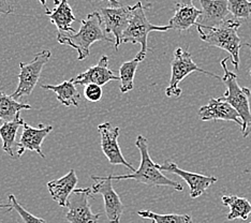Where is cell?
<instances>
[{
	"label": "cell",
	"instance_id": "cell-15",
	"mask_svg": "<svg viewBox=\"0 0 251 223\" xmlns=\"http://www.w3.org/2000/svg\"><path fill=\"white\" fill-rule=\"evenodd\" d=\"M108 62H110V58L107 56H102L96 66L89 67L86 71L78 74L76 77H73V83L81 86L96 84L102 87L108 82L121 81V77L117 76L115 72L108 68Z\"/></svg>",
	"mask_w": 251,
	"mask_h": 223
},
{
	"label": "cell",
	"instance_id": "cell-4",
	"mask_svg": "<svg viewBox=\"0 0 251 223\" xmlns=\"http://www.w3.org/2000/svg\"><path fill=\"white\" fill-rule=\"evenodd\" d=\"M231 57H226L221 60V67L224 69V76L222 82L226 86V91L221 97L222 100L229 102L230 104L235 108L242 118L243 125L242 132L244 137H247L250 133L251 127V108H250V96L251 91L249 88L242 87L237 82V75L227 69V60Z\"/></svg>",
	"mask_w": 251,
	"mask_h": 223
},
{
	"label": "cell",
	"instance_id": "cell-22",
	"mask_svg": "<svg viewBox=\"0 0 251 223\" xmlns=\"http://www.w3.org/2000/svg\"><path fill=\"white\" fill-rule=\"evenodd\" d=\"M23 110H31V106L27 103L19 102L11 96L0 91V120L1 122H12Z\"/></svg>",
	"mask_w": 251,
	"mask_h": 223
},
{
	"label": "cell",
	"instance_id": "cell-19",
	"mask_svg": "<svg viewBox=\"0 0 251 223\" xmlns=\"http://www.w3.org/2000/svg\"><path fill=\"white\" fill-rule=\"evenodd\" d=\"M57 7L54 10H49L45 12L49 16L50 21L56 26L59 34H65L69 32H75L71 25L76 21V17L73 13L71 5L68 0H55Z\"/></svg>",
	"mask_w": 251,
	"mask_h": 223
},
{
	"label": "cell",
	"instance_id": "cell-2",
	"mask_svg": "<svg viewBox=\"0 0 251 223\" xmlns=\"http://www.w3.org/2000/svg\"><path fill=\"white\" fill-rule=\"evenodd\" d=\"M196 26L202 41L227 51L234 68H239V51L244 47L251 50V45L249 43H242V40L237 34L241 23L235 20H226L217 27H205L198 23Z\"/></svg>",
	"mask_w": 251,
	"mask_h": 223
},
{
	"label": "cell",
	"instance_id": "cell-7",
	"mask_svg": "<svg viewBox=\"0 0 251 223\" xmlns=\"http://www.w3.org/2000/svg\"><path fill=\"white\" fill-rule=\"evenodd\" d=\"M50 57H52L50 50H44L36 54L35 58L28 64L20 62L21 71L18 75L19 86L14 93L11 95L13 99L20 100L23 97L31 95L32 90L35 89L36 85L39 82L40 76H41L42 69L48 64Z\"/></svg>",
	"mask_w": 251,
	"mask_h": 223
},
{
	"label": "cell",
	"instance_id": "cell-27",
	"mask_svg": "<svg viewBox=\"0 0 251 223\" xmlns=\"http://www.w3.org/2000/svg\"><path fill=\"white\" fill-rule=\"evenodd\" d=\"M9 201L10 203L12 204L13 209H15L18 211V214L21 216V218L24 221V223H47L44 219L39 218V217L33 216L32 214H30L29 211H27L23 206L18 202V199L13 196V194H10L9 196Z\"/></svg>",
	"mask_w": 251,
	"mask_h": 223
},
{
	"label": "cell",
	"instance_id": "cell-17",
	"mask_svg": "<svg viewBox=\"0 0 251 223\" xmlns=\"http://www.w3.org/2000/svg\"><path fill=\"white\" fill-rule=\"evenodd\" d=\"M202 5V15L198 24L205 27H217L226 21L230 13L226 0H199Z\"/></svg>",
	"mask_w": 251,
	"mask_h": 223
},
{
	"label": "cell",
	"instance_id": "cell-8",
	"mask_svg": "<svg viewBox=\"0 0 251 223\" xmlns=\"http://www.w3.org/2000/svg\"><path fill=\"white\" fill-rule=\"evenodd\" d=\"M93 196L90 188H76L72 192L67 202L69 208L66 215V220L70 223H97L101 213L94 214L90 208L89 198Z\"/></svg>",
	"mask_w": 251,
	"mask_h": 223
},
{
	"label": "cell",
	"instance_id": "cell-31",
	"mask_svg": "<svg viewBox=\"0 0 251 223\" xmlns=\"http://www.w3.org/2000/svg\"><path fill=\"white\" fill-rule=\"evenodd\" d=\"M102 1H103V0H102ZM106 1H108L111 3V5L113 8H117V7H121V5H119V2H118V0H106Z\"/></svg>",
	"mask_w": 251,
	"mask_h": 223
},
{
	"label": "cell",
	"instance_id": "cell-12",
	"mask_svg": "<svg viewBox=\"0 0 251 223\" xmlns=\"http://www.w3.org/2000/svg\"><path fill=\"white\" fill-rule=\"evenodd\" d=\"M156 168L161 171V172H169V173H172L181 177L184 179L187 185L190 188V197L192 198H197L201 197L202 194L207 190V189L217 182L216 177L214 176H205L202 174H197V173H191V172H188L185 170H181L178 168L176 163L168 161L162 164H157Z\"/></svg>",
	"mask_w": 251,
	"mask_h": 223
},
{
	"label": "cell",
	"instance_id": "cell-28",
	"mask_svg": "<svg viewBox=\"0 0 251 223\" xmlns=\"http://www.w3.org/2000/svg\"><path fill=\"white\" fill-rule=\"evenodd\" d=\"M84 96L90 102H99L103 96L102 87L96 84H88L84 88Z\"/></svg>",
	"mask_w": 251,
	"mask_h": 223
},
{
	"label": "cell",
	"instance_id": "cell-6",
	"mask_svg": "<svg viewBox=\"0 0 251 223\" xmlns=\"http://www.w3.org/2000/svg\"><path fill=\"white\" fill-rule=\"evenodd\" d=\"M171 69H172V74H171V79L168 88L165 89V95L169 98L172 97H179L181 95V89L179 87V84L185 79L189 74L192 72H201L206 75L213 76L219 81H222V77H220L217 74L212 72H208L204 69L200 68L192 59V56L188 50H182L181 48L176 49L174 51L173 60L171 62Z\"/></svg>",
	"mask_w": 251,
	"mask_h": 223
},
{
	"label": "cell",
	"instance_id": "cell-24",
	"mask_svg": "<svg viewBox=\"0 0 251 223\" xmlns=\"http://www.w3.org/2000/svg\"><path fill=\"white\" fill-rule=\"evenodd\" d=\"M146 55L139 53L132 60L126 61L119 68V77H121V91L123 94L133 89L134 76L136 69L140 62L145 60Z\"/></svg>",
	"mask_w": 251,
	"mask_h": 223
},
{
	"label": "cell",
	"instance_id": "cell-30",
	"mask_svg": "<svg viewBox=\"0 0 251 223\" xmlns=\"http://www.w3.org/2000/svg\"><path fill=\"white\" fill-rule=\"evenodd\" d=\"M1 208H4V209H8L9 211H11L13 209V206H12V204H0V209Z\"/></svg>",
	"mask_w": 251,
	"mask_h": 223
},
{
	"label": "cell",
	"instance_id": "cell-20",
	"mask_svg": "<svg viewBox=\"0 0 251 223\" xmlns=\"http://www.w3.org/2000/svg\"><path fill=\"white\" fill-rule=\"evenodd\" d=\"M41 88L53 91L56 95L57 100L67 107L78 106V100L81 96H79L76 85L73 83L72 78L70 81H65L59 85H42Z\"/></svg>",
	"mask_w": 251,
	"mask_h": 223
},
{
	"label": "cell",
	"instance_id": "cell-3",
	"mask_svg": "<svg viewBox=\"0 0 251 223\" xmlns=\"http://www.w3.org/2000/svg\"><path fill=\"white\" fill-rule=\"evenodd\" d=\"M135 145L141 153L140 168L135 170V172H132V174L110 175L104 176L105 178L111 180L131 179L148 187H171L177 191L184 190V187L179 182L171 180L161 173V171H159L156 168V163H153L151 158L150 150H148V142L146 137H144L143 135H139L136 137Z\"/></svg>",
	"mask_w": 251,
	"mask_h": 223
},
{
	"label": "cell",
	"instance_id": "cell-23",
	"mask_svg": "<svg viewBox=\"0 0 251 223\" xmlns=\"http://www.w3.org/2000/svg\"><path fill=\"white\" fill-rule=\"evenodd\" d=\"M222 203L230 208V213L227 215V220L242 219L247 220L251 214V204L246 198H239L237 196H224Z\"/></svg>",
	"mask_w": 251,
	"mask_h": 223
},
{
	"label": "cell",
	"instance_id": "cell-10",
	"mask_svg": "<svg viewBox=\"0 0 251 223\" xmlns=\"http://www.w3.org/2000/svg\"><path fill=\"white\" fill-rule=\"evenodd\" d=\"M98 131L101 139V149L108 162L112 165H124L135 172V169L123 156L121 147L118 145V136L121 133L119 127H114L111 123H103L98 125Z\"/></svg>",
	"mask_w": 251,
	"mask_h": 223
},
{
	"label": "cell",
	"instance_id": "cell-21",
	"mask_svg": "<svg viewBox=\"0 0 251 223\" xmlns=\"http://www.w3.org/2000/svg\"><path fill=\"white\" fill-rule=\"evenodd\" d=\"M24 124V119L21 117V114H19L12 122L3 123L2 125H0V137L2 140V150L12 158H16V153L13 150V147L16 146V133H18L19 128Z\"/></svg>",
	"mask_w": 251,
	"mask_h": 223
},
{
	"label": "cell",
	"instance_id": "cell-9",
	"mask_svg": "<svg viewBox=\"0 0 251 223\" xmlns=\"http://www.w3.org/2000/svg\"><path fill=\"white\" fill-rule=\"evenodd\" d=\"M91 179L99 180L98 184L91 187L93 194H101L104 199V210L110 223H121L125 206L121 198L113 188V180L104 176H91Z\"/></svg>",
	"mask_w": 251,
	"mask_h": 223
},
{
	"label": "cell",
	"instance_id": "cell-18",
	"mask_svg": "<svg viewBox=\"0 0 251 223\" xmlns=\"http://www.w3.org/2000/svg\"><path fill=\"white\" fill-rule=\"evenodd\" d=\"M77 176L74 170H70L68 174L61 178L48 182V189L54 201L59 204L61 207H66L72 192L76 189Z\"/></svg>",
	"mask_w": 251,
	"mask_h": 223
},
{
	"label": "cell",
	"instance_id": "cell-26",
	"mask_svg": "<svg viewBox=\"0 0 251 223\" xmlns=\"http://www.w3.org/2000/svg\"><path fill=\"white\" fill-rule=\"evenodd\" d=\"M234 19L247 20L251 15V1L249 0H226Z\"/></svg>",
	"mask_w": 251,
	"mask_h": 223
},
{
	"label": "cell",
	"instance_id": "cell-1",
	"mask_svg": "<svg viewBox=\"0 0 251 223\" xmlns=\"http://www.w3.org/2000/svg\"><path fill=\"white\" fill-rule=\"evenodd\" d=\"M102 17L99 12L89 13L81 22V28L76 32L65 34L57 33V42L62 45H69L77 51V60L86 59L90 54V47L98 41L112 42V38H107L102 29Z\"/></svg>",
	"mask_w": 251,
	"mask_h": 223
},
{
	"label": "cell",
	"instance_id": "cell-16",
	"mask_svg": "<svg viewBox=\"0 0 251 223\" xmlns=\"http://www.w3.org/2000/svg\"><path fill=\"white\" fill-rule=\"evenodd\" d=\"M201 15L202 10L197 9L193 0H180L175 4V12L169 22V26L171 29L185 31L191 26H196Z\"/></svg>",
	"mask_w": 251,
	"mask_h": 223
},
{
	"label": "cell",
	"instance_id": "cell-25",
	"mask_svg": "<svg viewBox=\"0 0 251 223\" xmlns=\"http://www.w3.org/2000/svg\"><path fill=\"white\" fill-rule=\"evenodd\" d=\"M144 219L152 220V223H193L192 217L190 215H178V214H168L160 215L152 213L151 210H140L136 213Z\"/></svg>",
	"mask_w": 251,
	"mask_h": 223
},
{
	"label": "cell",
	"instance_id": "cell-11",
	"mask_svg": "<svg viewBox=\"0 0 251 223\" xmlns=\"http://www.w3.org/2000/svg\"><path fill=\"white\" fill-rule=\"evenodd\" d=\"M100 15L103 21L105 32L113 34L115 49L123 43L124 32L127 29L131 17V7H117L101 9Z\"/></svg>",
	"mask_w": 251,
	"mask_h": 223
},
{
	"label": "cell",
	"instance_id": "cell-13",
	"mask_svg": "<svg viewBox=\"0 0 251 223\" xmlns=\"http://www.w3.org/2000/svg\"><path fill=\"white\" fill-rule=\"evenodd\" d=\"M52 125H45L40 124L38 127H30L28 124H23V132L21 135V140L19 143H16V146L19 147L16 151V158H21L26 150L36 151L40 157L43 159L45 156L41 150V146L43 142L50 132H52Z\"/></svg>",
	"mask_w": 251,
	"mask_h": 223
},
{
	"label": "cell",
	"instance_id": "cell-29",
	"mask_svg": "<svg viewBox=\"0 0 251 223\" xmlns=\"http://www.w3.org/2000/svg\"><path fill=\"white\" fill-rule=\"evenodd\" d=\"M14 12V7L11 0H0V14L8 15Z\"/></svg>",
	"mask_w": 251,
	"mask_h": 223
},
{
	"label": "cell",
	"instance_id": "cell-5",
	"mask_svg": "<svg viewBox=\"0 0 251 223\" xmlns=\"http://www.w3.org/2000/svg\"><path fill=\"white\" fill-rule=\"evenodd\" d=\"M171 29L170 26H156L148 21L145 14V8L141 1L136 2L131 7V17L129 26L123 36V43L141 44V54L146 55L147 50H151L147 48V38L151 31L165 32Z\"/></svg>",
	"mask_w": 251,
	"mask_h": 223
},
{
	"label": "cell",
	"instance_id": "cell-32",
	"mask_svg": "<svg viewBox=\"0 0 251 223\" xmlns=\"http://www.w3.org/2000/svg\"><path fill=\"white\" fill-rule=\"evenodd\" d=\"M40 1V3H41L42 5H43V8H44V10H45V12H47V11H49L50 9L48 8V5H47V0H39Z\"/></svg>",
	"mask_w": 251,
	"mask_h": 223
},
{
	"label": "cell",
	"instance_id": "cell-33",
	"mask_svg": "<svg viewBox=\"0 0 251 223\" xmlns=\"http://www.w3.org/2000/svg\"><path fill=\"white\" fill-rule=\"evenodd\" d=\"M249 74H250V76H251V68H250V70H249Z\"/></svg>",
	"mask_w": 251,
	"mask_h": 223
},
{
	"label": "cell",
	"instance_id": "cell-14",
	"mask_svg": "<svg viewBox=\"0 0 251 223\" xmlns=\"http://www.w3.org/2000/svg\"><path fill=\"white\" fill-rule=\"evenodd\" d=\"M199 116L202 122H210V120H225V122H233L238 125H243L242 118L229 102L221 98L210 99L206 105L200 107Z\"/></svg>",
	"mask_w": 251,
	"mask_h": 223
}]
</instances>
